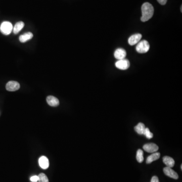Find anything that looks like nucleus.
<instances>
[{
	"mask_svg": "<svg viewBox=\"0 0 182 182\" xmlns=\"http://www.w3.org/2000/svg\"><path fill=\"white\" fill-rule=\"evenodd\" d=\"M142 13L141 21L142 22L148 21L152 17L154 14V8L152 5L149 3H144L142 6Z\"/></svg>",
	"mask_w": 182,
	"mask_h": 182,
	"instance_id": "obj_1",
	"label": "nucleus"
},
{
	"mask_svg": "<svg viewBox=\"0 0 182 182\" xmlns=\"http://www.w3.org/2000/svg\"><path fill=\"white\" fill-rule=\"evenodd\" d=\"M150 45L146 40H142L137 44L136 47V51L139 53H146L149 51Z\"/></svg>",
	"mask_w": 182,
	"mask_h": 182,
	"instance_id": "obj_2",
	"label": "nucleus"
},
{
	"mask_svg": "<svg viewBox=\"0 0 182 182\" xmlns=\"http://www.w3.org/2000/svg\"><path fill=\"white\" fill-rule=\"evenodd\" d=\"M12 30L13 26L10 22H3L0 27L1 31L5 35H9L12 32Z\"/></svg>",
	"mask_w": 182,
	"mask_h": 182,
	"instance_id": "obj_3",
	"label": "nucleus"
},
{
	"mask_svg": "<svg viewBox=\"0 0 182 182\" xmlns=\"http://www.w3.org/2000/svg\"><path fill=\"white\" fill-rule=\"evenodd\" d=\"M115 65L118 69L121 70H126L130 66V63L127 59H123L118 60Z\"/></svg>",
	"mask_w": 182,
	"mask_h": 182,
	"instance_id": "obj_4",
	"label": "nucleus"
},
{
	"mask_svg": "<svg viewBox=\"0 0 182 182\" xmlns=\"http://www.w3.org/2000/svg\"><path fill=\"white\" fill-rule=\"evenodd\" d=\"M6 88L8 91L14 92L19 89L20 84L15 81H10L6 84Z\"/></svg>",
	"mask_w": 182,
	"mask_h": 182,
	"instance_id": "obj_5",
	"label": "nucleus"
},
{
	"mask_svg": "<svg viewBox=\"0 0 182 182\" xmlns=\"http://www.w3.org/2000/svg\"><path fill=\"white\" fill-rule=\"evenodd\" d=\"M143 149L147 152L153 153L156 152L158 150V147L157 145L154 143H148L143 146Z\"/></svg>",
	"mask_w": 182,
	"mask_h": 182,
	"instance_id": "obj_6",
	"label": "nucleus"
},
{
	"mask_svg": "<svg viewBox=\"0 0 182 182\" xmlns=\"http://www.w3.org/2000/svg\"><path fill=\"white\" fill-rule=\"evenodd\" d=\"M163 172L167 176L170 177L171 178L176 180L179 178L178 174L175 171L173 170L172 168L168 167H165L163 168Z\"/></svg>",
	"mask_w": 182,
	"mask_h": 182,
	"instance_id": "obj_7",
	"label": "nucleus"
},
{
	"mask_svg": "<svg viewBox=\"0 0 182 182\" xmlns=\"http://www.w3.org/2000/svg\"><path fill=\"white\" fill-rule=\"evenodd\" d=\"M142 38V35L140 33H137L132 35L129 37L128 39V42L130 45H135L140 41Z\"/></svg>",
	"mask_w": 182,
	"mask_h": 182,
	"instance_id": "obj_8",
	"label": "nucleus"
},
{
	"mask_svg": "<svg viewBox=\"0 0 182 182\" xmlns=\"http://www.w3.org/2000/svg\"><path fill=\"white\" fill-rule=\"evenodd\" d=\"M114 57L118 60L125 59L127 56V52L125 49L122 48H118L116 50L114 54Z\"/></svg>",
	"mask_w": 182,
	"mask_h": 182,
	"instance_id": "obj_9",
	"label": "nucleus"
},
{
	"mask_svg": "<svg viewBox=\"0 0 182 182\" xmlns=\"http://www.w3.org/2000/svg\"><path fill=\"white\" fill-rule=\"evenodd\" d=\"M47 102L50 106L53 107H56L59 105V100L54 96H48L47 98Z\"/></svg>",
	"mask_w": 182,
	"mask_h": 182,
	"instance_id": "obj_10",
	"label": "nucleus"
},
{
	"mask_svg": "<svg viewBox=\"0 0 182 182\" xmlns=\"http://www.w3.org/2000/svg\"><path fill=\"white\" fill-rule=\"evenodd\" d=\"M39 163L40 167L43 169H47L49 166V162L48 159L45 156H42L39 158Z\"/></svg>",
	"mask_w": 182,
	"mask_h": 182,
	"instance_id": "obj_11",
	"label": "nucleus"
},
{
	"mask_svg": "<svg viewBox=\"0 0 182 182\" xmlns=\"http://www.w3.org/2000/svg\"><path fill=\"white\" fill-rule=\"evenodd\" d=\"M163 162L165 165H167V167L172 168V167H174V159L170 156H165L163 157Z\"/></svg>",
	"mask_w": 182,
	"mask_h": 182,
	"instance_id": "obj_12",
	"label": "nucleus"
},
{
	"mask_svg": "<svg viewBox=\"0 0 182 182\" xmlns=\"http://www.w3.org/2000/svg\"><path fill=\"white\" fill-rule=\"evenodd\" d=\"M160 156H161V154L159 153H153V154L147 157V159H146V163L147 164L151 163H152L153 161L158 159L160 158Z\"/></svg>",
	"mask_w": 182,
	"mask_h": 182,
	"instance_id": "obj_13",
	"label": "nucleus"
},
{
	"mask_svg": "<svg viewBox=\"0 0 182 182\" xmlns=\"http://www.w3.org/2000/svg\"><path fill=\"white\" fill-rule=\"evenodd\" d=\"M33 37V34L30 32L24 33L19 37V41L21 43H25L31 39Z\"/></svg>",
	"mask_w": 182,
	"mask_h": 182,
	"instance_id": "obj_14",
	"label": "nucleus"
},
{
	"mask_svg": "<svg viewBox=\"0 0 182 182\" xmlns=\"http://www.w3.org/2000/svg\"><path fill=\"white\" fill-rule=\"evenodd\" d=\"M145 128L146 127L144 124L142 122H140L134 127V129L139 135H143L145 131Z\"/></svg>",
	"mask_w": 182,
	"mask_h": 182,
	"instance_id": "obj_15",
	"label": "nucleus"
},
{
	"mask_svg": "<svg viewBox=\"0 0 182 182\" xmlns=\"http://www.w3.org/2000/svg\"><path fill=\"white\" fill-rule=\"evenodd\" d=\"M24 22L19 21L16 23L13 28V33L14 34H17L19 33V32L24 28Z\"/></svg>",
	"mask_w": 182,
	"mask_h": 182,
	"instance_id": "obj_16",
	"label": "nucleus"
},
{
	"mask_svg": "<svg viewBox=\"0 0 182 182\" xmlns=\"http://www.w3.org/2000/svg\"><path fill=\"white\" fill-rule=\"evenodd\" d=\"M138 162L139 163H142L144 161V157H143V151L141 149H138L137 152V155H136Z\"/></svg>",
	"mask_w": 182,
	"mask_h": 182,
	"instance_id": "obj_17",
	"label": "nucleus"
},
{
	"mask_svg": "<svg viewBox=\"0 0 182 182\" xmlns=\"http://www.w3.org/2000/svg\"><path fill=\"white\" fill-rule=\"evenodd\" d=\"M39 182H49L48 179L47 178V176L43 173H41L38 176Z\"/></svg>",
	"mask_w": 182,
	"mask_h": 182,
	"instance_id": "obj_18",
	"label": "nucleus"
},
{
	"mask_svg": "<svg viewBox=\"0 0 182 182\" xmlns=\"http://www.w3.org/2000/svg\"><path fill=\"white\" fill-rule=\"evenodd\" d=\"M143 135H145L147 139H151L153 137V134L151 133V131H150L148 128H145V131H144Z\"/></svg>",
	"mask_w": 182,
	"mask_h": 182,
	"instance_id": "obj_19",
	"label": "nucleus"
},
{
	"mask_svg": "<svg viewBox=\"0 0 182 182\" xmlns=\"http://www.w3.org/2000/svg\"><path fill=\"white\" fill-rule=\"evenodd\" d=\"M39 180V178L37 176H31L30 178V181L31 182H37Z\"/></svg>",
	"mask_w": 182,
	"mask_h": 182,
	"instance_id": "obj_20",
	"label": "nucleus"
},
{
	"mask_svg": "<svg viewBox=\"0 0 182 182\" xmlns=\"http://www.w3.org/2000/svg\"><path fill=\"white\" fill-rule=\"evenodd\" d=\"M151 182H159L158 178L156 176H153L151 180Z\"/></svg>",
	"mask_w": 182,
	"mask_h": 182,
	"instance_id": "obj_21",
	"label": "nucleus"
},
{
	"mask_svg": "<svg viewBox=\"0 0 182 182\" xmlns=\"http://www.w3.org/2000/svg\"><path fill=\"white\" fill-rule=\"evenodd\" d=\"M159 4L164 5L167 3V0H157Z\"/></svg>",
	"mask_w": 182,
	"mask_h": 182,
	"instance_id": "obj_22",
	"label": "nucleus"
},
{
	"mask_svg": "<svg viewBox=\"0 0 182 182\" xmlns=\"http://www.w3.org/2000/svg\"><path fill=\"white\" fill-rule=\"evenodd\" d=\"M181 170H182V165H181Z\"/></svg>",
	"mask_w": 182,
	"mask_h": 182,
	"instance_id": "obj_23",
	"label": "nucleus"
}]
</instances>
